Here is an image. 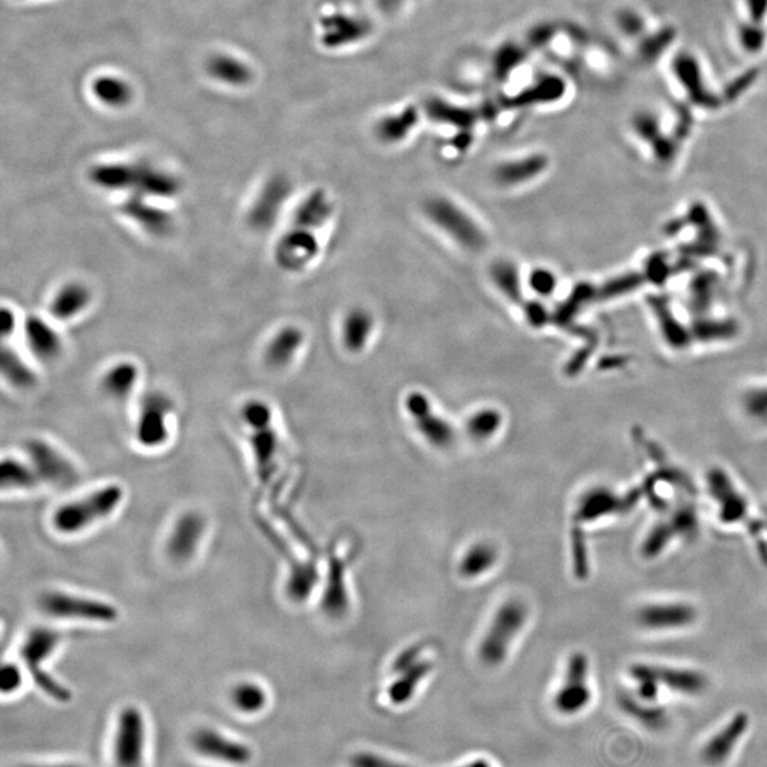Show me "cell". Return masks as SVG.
<instances>
[{
  "mask_svg": "<svg viewBox=\"0 0 767 767\" xmlns=\"http://www.w3.org/2000/svg\"><path fill=\"white\" fill-rule=\"evenodd\" d=\"M123 499L124 489L121 486H103L58 507L51 516V526L59 534L76 536L114 515Z\"/></svg>",
  "mask_w": 767,
  "mask_h": 767,
  "instance_id": "cell-1",
  "label": "cell"
},
{
  "mask_svg": "<svg viewBox=\"0 0 767 767\" xmlns=\"http://www.w3.org/2000/svg\"><path fill=\"white\" fill-rule=\"evenodd\" d=\"M148 747L150 727L147 715L138 705H124L115 715L111 729V764L113 767H145Z\"/></svg>",
  "mask_w": 767,
  "mask_h": 767,
  "instance_id": "cell-2",
  "label": "cell"
},
{
  "mask_svg": "<svg viewBox=\"0 0 767 767\" xmlns=\"http://www.w3.org/2000/svg\"><path fill=\"white\" fill-rule=\"evenodd\" d=\"M59 643L60 635L54 631L43 628L32 631L22 644L21 660L27 675L44 697L59 704H68L71 700V690L44 668L58 650Z\"/></svg>",
  "mask_w": 767,
  "mask_h": 767,
  "instance_id": "cell-3",
  "label": "cell"
},
{
  "mask_svg": "<svg viewBox=\"0 0 767 767\" xmlns=\"http://www.w3.org/2000/svg\"><path fill=\"white\" fill-rule=\"evenodd\" d=\"M188 744L199 759L216 766L248 767L255 759V751L248 742L209 725L195 727Z\"/></svg>",
  "mask_w": 767,
  "mask_h": 767,
  "instance_id": "cell-4",
  "label": "cell"
},
{
  "mask_svg": "<svg viewBox=\"0 0 767 767\" xmlns=\"http://www.w3.org/2000/svg\"><path fill=\"white\" fill-rule=\"evenodd\" d=\"M527 616L529 611L520 601H509L500 607L480 644L479 657L483 663L496 667L505 661L510 645L526 624Z\"/></svg>",
  "mask_w": 767,
  "mask_h": 767,
  "instance_id": "cell-5",
  "label": "cell"
},
{
  "mask_svg": "<svg viewBox=\"0 0 767 767\" xmlns=\"http://www.w3.org/2000/svg\"><path fill=\"white\" fill-rule=\"evenodd\" d=\"M41 608L46 616L58 620L86 621V623L111 624L118 618V611L107 601L66 593L50 591L41 598Z\"/></svg>",
  "mask_w": 767,
  "mask_h": 767,
  "instance_id": "cell-6",
  "label": "cell"
},
{
  "mask_svg": "<svg viewBox=\"0 0 767 767\" xmlns=\"http://www.w3.org/2000/svg\"><path fill=\"white\" fill-rule=\"evenodd\" d=\"M23 349L36 364H58L66 352L60 324L44 315H23L21 330Z\"/></svg>",
  "mask_w": 767,
  "mask_h": 767,
  "instance_id": "cell-7",
  "label": "cell"
},
{
  "mask_svg": "<svg viewBox=\"0 0 767 767\" xmlns=\"http://www.w3.org/2000/svg\"><path fill=\"white\" fill-rule=\"evenodd\" d=\"M424 209L426 216L458 245L470 251H479L485 246V233L479 224L452 201L446 198L429 199Z\"/></svg>",
  "mask_w": 767,
  "mask_h": 767,
  "instance_id": "cell-8",
  "label": "cell"
},
{
  "mask_svg": "<svg viewBox=\"0 0 767 767\" xmlns=\"http://www.w3.org/2000/svg\"><path fill=\"white\" fill-rule=\"evenodd\" d=\"M95 303V292L80 278H68L59 283L49 296L46 315L59 324H70L87 315Z\"/></svg>",
  "mask_w": 767,
  "mask_h": 767,
  "instance_id": "cell-9",
  "label": "cell"
},
{
  "mask_svg": "<svg viewBox=\"0 0 767 767\" xmlns=\"http://www.w3.org/2000/svg\"><path fill=\"white\" fill-rule=\"evenodd\" d=\"M172 406L168 397L161 392H151L140 406L135 419V439L144 448H160L169 439Z\"/></svg>",
  "mask_w": 767,
  "mask_h": 767,
  "instance_id": "cell-10",
  "label": "cell"
},
{
  "mask_svg": "<svg viewBox=\"0 0 767 767\" xmlns=\"http://www.w3.org/2000/svg\"><path fill=\"white\" fill-rule=\"evenodd\" d=\"M118 212L123 218L151 238H165L174 228V215L164 202L128 195L121 199Z\"/></svg>",
  "mask_w": 767,
  "mask_h": 767,
  "instance_id": "cell-11",
  "label": "cell"
},
{
  "mask_svg": "<svg viewBox=\"0 0 767 767\" xmlns=\"http://www.w3.org/2000/svg\"><path fill=\"white\" fill-rule=\"evenodd\" d=\"M320 253L315 231L292 226L276 241L273 260L285 272H302Z\"/></svg>",
  "mask_w": 767,
  "mask_h": 767,
  "instance_id": "cell-12",
  "label": "cell"
},
{
  "mask_svg": "<svg viewBox=\"0 0 767 767\" xmlns=\"http://www.w3.org/2000/svg\"><path fill=\"white\" fill-rule=\"evenodd\" d=\"M589 661L583 653H574L567 663L563 685L554 695L553 705L562 715H577L591 702V690L587 684Z\"/></svg>",
  "mask_w": 767,
  "mask_h": 767,
  "instance_id": "cell-13",
  "label": "cell"
},
{
  "mask_svg": "<svg viewBox=\"0 0 767 767\" xmlns=\"http://www.w3.org/2000/svg\"><path fill=\"white\" fill-rule=\"evenodd\" d=\"M290 182L285 178L273 177L260 187L249 206L246 219L253 231L265 232L272 228L288 202Z\"/></svg>",
  "mask_w": 767,
  "mask_h": 767,
  "instance_id": "cell-14",
  "label": "cell"
},
{
  "mask_svg": "<svg viewBox=\"0 0 767 767\" xmlns=\"http://www.w3.org/2000/svg\"><path fill=\"white\" fill-rule=\"evenodd\" d=\"M26 452L39 479L56 486L71 485L78 479V472L73 463L51 443H44L41 439H32L31 443H27Z\"/></svg>",
  "mask_w": 767,
  "mask_h": 767,
  "instance_id": "cell-15",
  "label": "cell"
},
{
  "mask_svg": "<svg viewBox=\"0 0 767 767\" xmlns=\"http://www.w3.org/2000/svg\"><path fill=\"white\" fill-rule=\"evenodd\" d=\"M406 411L413 416L416 429L431 445L445 449L452 445L455 433L451 424L443 416L436 415L428 398L421 392H413L406 397Z\"/></svg>",
  "mask_w": 767,
  "mask_h": 767,
  "instance_id": "cell-16",
  "label": "cell"
},
{
  "mask_svg": "<svg viewBox=\"0 0 767 767\" xmlns=\"http://www.w3.org/2000/svg\"><path fill=\"white\" fill-rule=\"evenodd\" d=\"M631 675L635 680H653L680 695H699L707 689L705 675L692 670L657 667V665H634Z\"/></svg>",
  "mask_w": 767,
  "mask_h": 767,
  "instance_id": "cell-17",
  "label": "cell"
},
{
  "mask_svg": "<svg viewBox=\"0 0 767 767\" xmlns=\"http://www.w3.org/2000/svg\"><path fill=\"white\" fill-rule=\"evenodd\" d=\"M751 717L746 712L735 715L720 731L708 739L707 744L700 749V761L707 766L719 767L729 761L737 744H741L744 735L749 731Z\"/></svg>",
  "mask_w": 767,
  "mask_h": 767,
  "instance_id": "cell-18",
  "label": "cell"
},
{
  "mask_svg": "<svg viewBox=\"0 0 767 767\" xmlns=\"http://www.w3.org/2000/svg\"><path fill=\"white\" fill-rule=\"evenodd\" d=\"M305 344V333L296 325L286 324L269 337L261 350V360L273 371L292 366Z\"/></svg>",
  "mask_w": 767,
  "mask_h": 767,
  "instance_id": "cell-19",
  "label": "cell"
},
{
  "mask_svg": "<svg viewBox=\"0 0 767 767\" xmlns=\"http://www.w3.org/2000/svg\"><path fill=\"white\" fill-rule=\"evenodd\" d=\"M416 651L402 653L394 663V672L399 673L396 682L389 687L388 697L392 704L404 705L414 697L419 682L431 672V663L415 662Z\"/></svg>",
  "mask_w": 767,
  "mask_h": 767,
  "instance_id": "cell-20",
  "label": "cell"
},
{
  "mask_svg": "<svg viewBox=\"0 0 767 767\" xmlns=\"http://www.w3.org/2000/svg\"><path fill=\"white\" fill-rule=\"evenodd\" d=\"M142 379V369L132 360H117L103 371L100 388L108 398L125 401L137 391Z\"/></svg>",
  "mask_w": 767,
  "mask_h": 767,
  "instance_id": "cell-21",
  "label": "cell"
},
{
  "mask_svg": "<svg viewBox=\"0 0 767 767\" xmlns=\"http://www.w3.org/2000/svg\"><path fill=\"white\" fill-rule=\"evenodd\" d=\"M205 523L199 515H185L175 523L168 539V554L177 562H187L198 550L204 537Z\"/></svg>",
  "mask_w": 767,
  "mask_h": 767,
  "instance_id": "cell-22",
  "label": "cell"
},
{
  "mask_svg": "<svg viewBox=\"0 0 767 767\" xmlns=\"http://www.w3.org/2000/svg\"><path fill=\"white\" fill-rule=\"evenodd\" d=\"M36 367V362L26 354V352H19L9 342H4L0 372L12 388L19 389V391L33 389L39 381Z\"/></svg>",
  "mask_w": 767,
  "mask_h": 767,
  "instance_id": "cell-23",
  "label": "cell"
},
{
  "mask_svg": "<svg viewBox=\"0 0 767 767\" xmlns=\"http://www.w3.org/2000/svg\"><path fill=\"white\" fill-rule=\"evenodd\" d=\"M697 616L694 608L687 604H653L644 607L638 614L641 625L648 630H673L692 623Z\"/></svg>",
  "mask_w": 767,
  "mask_h": 767,
  "instance_id": "cell-24",
  "label": "cell"
},
{
  "mask_svg": "<svg viewBox=\"0 0 767 767\" xmlns=\"http://www.w3.org/2000/svg\"><path fill=\"white\" fill-rule=\"evenodd\" d=\"M673 70L695 105L705 108H717L719 105V98L705 87L699 66L690 54H678L673 60Z\"/></svg>",
  "mask_w": 767,
  "mask_h": 767,
  "instance_id": "cell-25",
  "label": "cell"
},
{
  "mask_svg": "<svg viewBox=\"0 0 767 767\" xmlns=\"http://www.w3.org/2000/svg\"><path fill=\"white\" fill-rule=\"evenodd\" d=\"M228 699L232 709L245 717H256L263 714L270 702L268 689L253 680L236 682L229 690Z\"/></svg>",
  "mask_w": 767,
  "mask_h": 767,
  "instance_id": "cell-26",
  "label": "cell"
},
{
  "mask_svg": "<svg viewBox=\"0 0 767 767\" xmlns=\"http://www.w3.org/2000/svg\"><path fill=\"white\" fill-rule=\"evenodd\" d=\"M332 214L333 204L329 194L323 189H315L296 206L290 224L315 232L330 221Z\"/></svg>",
  "mask_w": 767,
  "mask_h": 767,
  "instance_id": "cell-27",
  "label": "cell"
},
{
  "mask_svg": "<svg viewBox=\"0 0 767 767\" xmlns=\"http://www.w3.org/2000/svg\"><path fill=\"white\" fill-rule=\"evenodd\" d=\"M248 429L251 433L249 443H251L259 479L268 480L269 475L272 473V468L275 466L276 453H278V431H276L273 423Z\"/></svg>",
  "mask_w": 767,
  "mask_h": 767,
  "instance_id": "cell-28",
  "label": "cell"
},
{
  "mask_svg": "<svg viewBox=\"0 0 767 767\" xmlns=\"http://www.w3.org/2000/svg\"><path fill=\"white\" fill-rule=\"evenodd\" d=\"M616 702L624 714L637 720L638 724L643 725L648 731H662L668 725L667 710L640 699L637 695H633L631 692H620V695L616 697Z\"/></svg>",
  "mask_w": 767,
  "mask_h": 767,
  "instance_id": "cell-29",
  "label": "cell"
},
{
  "mask_svg": "<svg viewBox=\"0 0 767 767\" xmlns=\"http://www.w3.org/2000/svg\"><path fill=\"white\" fill-rule=\"evenodd\" d=\"M710 492L714 493L715 499L720 502V516L725 522H736L741 520L746 513V503L744 498L735 490L726 476L720 472L710 475Z\"/></svg>",
  "mask_w": 767,
  "mask_h": 767,
  "instance_id": "cell-30",
  "label": "cell"
},
{
  "mask_svg": "<svg viewBox=\"0 0 767 767\" xmlns=\"http://www.w3.org/2000/svg\"><path fill=\"white\" fill-rule=\"evenodd\" d=\"M211 78L232 87H242L251 83V70L243 61L228 54H215L206 63Z\"/></svg>",
  "mask_w": 767,
  "mask_h": 767,
  "instance_id": "cell-31",
  "label": "cell"
},
{
  "mask_svg": "<svg viewBox=\"0 0 767 767\" xmlns=\"http://www.w3.org/2000/svg\"><path fill=\"white\" fill-rule=\"evenodd\" d=\"M372 317L366 310L355 308L345 315L342 325V340L345 349L352 352H361L372 333Z\"/></svg>",
  "mask_w": 767,
  "mask_h": 767,
  "instance_id": "cell-32",
  "label": "cell"
},
{
  "mask_svg": "<svg viewBox=\"0 0 767 767\" xmlns=\"http://www.w3.org/2000/svg\"><path fill=\"white\" fill-rule=\"evenodd\" d=\"M546 168V160L542 157L525 158L522 161L509 162L498 168L495 179L502 187H519L539 177Z\"/></svg>",
  "mask_w": 767,
  "mask_h": 767,
  "instance_id": "cell-33",
  "label": "cell"
},
{
  "mask_svg": "<svg viewBox=\"0 0 767 767\" xmlns=\"http://www.w3.org/2000/svg\"><path fill=\"white\" fill-rule=\"evenodd\" d=\"M620 499L607 489H594L587 492L581 498L577 507V522H590V520L600 519L608 516L618 507Z\"/></svg>",
  "mask_w": 767,
  "mask_h": 767,
  "instance_id": "cell-34",
  "label": "cell"
},
{
  "mask_svg": "<svg viewBox=\"0 0 767 767\" xmlns=\"http://www.w3.org/2000/svg\"><path fill=\"white\" fill-rule=\"evenodd\" d=\"M91 88L101 105L111 108L125 107L132 97L130 84L114 76H101L96 78Z\"/></svg>",
  "mask_w": 767,
  "mask_h": 767,
  "instance_id": "cell-35",
  "label": "cell"
},
{
  "mask_svg": "<svg viewBox=\"0 0 767 767\" xmlns=\"http://www.w3.org/2000/svg\"><path fill=\"white\" fill-rule=\"evenodd\" d=\"M0 478L4 490L33 489L41 480L31 462H22L16 458H5Z\"/></svg>",
  "mask_w": 767,
  "mask_h": 767,
  "instance_id": "cell-36",
  "label": "cell"
},
{
  "mask_svg": "<svg viewBox=\"0 0 767 767\" xmlns=\"http://www.w3.org/2000/svg\"><path fill=\"white\" fill-rule=\"evenodd\" d=\"M490 278L505 297L509 298L510 302L523 305L522 288H520L516 266L507 260H498L490 268Z\"/></svg>",
  "mask_w": 767,
  "mask_h": 767,
  "instance_id": "cell-37",
  "label": "cell"
},
{
  "mask_svg": "<svg viewBox=\"0 0 767 767\" xmlns=\"http://www.w3.org/2000/svg\"><path fill=\"white\" fill-rule=\"evenodd\" d=\"M496 560H498V553L495 547L488 543L475 544L472 549L468 550V553L461 562V574L468 579L482 576L496 563Z\"/></svg>",
  "mask_w": 767,
  "mask_h": 767,
  "instance_id": "cell-38",
  "label": "cell"
},
{
  "mask_svg": "<svg viewBox=\"0 0 767 767\" xmlns=\"http://www.w3.org/2000/svg\"><path fill=\"white\" fill-rule=\"evenodd\" d=\"M500 425H502V415L499 411L485 408L470 416L466 429L475 441H485V439L492 438L499 431Z\"/></svg>",
  "mask_w": 767,
  "mask_h": 767,
  "instance_id": "cell-39",
  "label": "cell"
},
{
  "mask_svg": "<svg viewBox=\"0 0 767 767\" xmlns=\"http://www.w3.org/2000/svg\"><path fill=\"white\" fill-rule=\"evenodd\" d=\"M23 665L17 662H5L0 672V692L4 697H14L24 685Z\"/></svg>",
  "mask_w": 767,
  "mask_h": 767,
  "instance_id": "cell-40",
  "label": "cell"
},
{
  "mask_svg": "<svg viewBox=\"0 0 767 767\" xmlns=\"http://www.w3.org/2000/svg\"><path fill=\"white\" fill-rule=\"evenodd\" d=\"M673 37H675V31L671 29V27L662 29V31L658 32V33L653 34L651 37H647V39L643 41V44H641V56H643L645 60H653V59H657L658 56H660V54L668 48V44L672 43Z\"/></svg>",
  "mask_w": 767,
  "mask_h": 767,
  "instance_id": "cell-41",
  "label": "cell"
},
{
  "mask_svg": "<svg viewBox=\"0 0 767 767\" xmlns=\"http://www.w3.org/2000/svg\"><path fill=\"white\" fill-rule=\"evenodd\" d=\"M739 39H741L744 50L756 53L763 48L764 31L761 24L749 22V23L742 24L741 29H739Z\"/></svg>",
  "mask_w": 767,
  "mask_h": 767,
  "instance_id": "cell-42",
  "label": "cell"
},
{
  "mask_svg": "<svg viewBox=\"0 0 767 767\" xmlns=\"http://www.w3.org/2000/svg\"><path fill=\"white\" fill-rule=\"evenodd\" d=\"M23 317L16 312L14 306H2V339L4 342H11V339L21 334Z\"/></svg>",
  "mask_w": 767,
  "mask_h": 767,
  "instance_id": "cell-43",
  "label": "cell"
},
{
  "mask_svg": "<svg viewBox=\"0 0 767 767\" xmlns=\"http://www.w3.org/2000/svg\"><path fill=\"white\" fill-rule=\"evenodd\" d=\"M529 286L537 295L547 296L556 288V278L546 269H536L530 273Z\"/></svg>",
  "mask_w": 767,
  "mask_h": 767,
  "instance_id": "cell-44",
  "label": "cell"
},
{
  "mask_svg": "<svg viewBox=\"0 0 767 767\" xmlns=\"http://www.w3.org/2000/svg\"><path fill=\"white\" fill-rule=\"evenodd\" d=\"M352 767H408L398 762L389 761L379 754L362 752L352 757Z\"/></svg>",
  "mask_w": 767,
  "mask_h": 767,
  "instance_id": "cell-45",
  "label": "cell"
},
{
  "mask_svg": "<svg viewBox=\"0 0 767 767\" xmlns=\"http://www.w3.org/2000/svg\"><path fill=\"white\" fill-rule=\"evenodd\" d=\"M756 68H751V70L742 74L741 78H737L736 80L732 81V83L727 86L726 90H725V98H726V100H735V98L739 97V96H741L746 88L751 87L752 84H753L754 80H756Z\"/></svg>",
  "mask_w": 767,
  "mask_h": 767,
  "instance_id": "cell-46",
  "label": "cell"
},
{
  "mask_svg": "<svg viewBox=\"0 0 767 767\" xmlns=\"http://www.w3.org/2000/svg\"><path fill=\"white\" fill-rule=\"evenodd\" d=\"M522 308L523 312H525V317H526L527 322H529V324L532 325V327H542V325L546 324V308L540 305L539 302H534V300L523 302Z\"/></svg>",
  "mask_w": 767,
  "mask_h": 767,
  "instance_id": "cell-47",
  "label": "cell"
},
{
  "mask_svg": "<svg viewBox=\"0 0 767 767\" xmlns=\"http://www.w3.org/2000/svg\"><path fill=\"white\" fill-rule=\"evenodd\" d=\"M618 22H620L621 29H623L628 36H638V34L643 33L644 22L643 19H641L640 14H635V12H623V14H620Z\"/></svg>",
  "mask_w": 767,
  "mask_h": 767,
  "instance_id": "cell-48",
  "label": "cell"
},
{
  "mask_svg": "<svg viewBox=\"0 0 767 767\" xmlns=\"http://www.w3.org/2000/svg\"><path fill=\"white\" fill-rule=\"evenodd\" d=\"M747 7H749V14H751V22L756 24H762L764 17L767 14V0H746Z\"/></svg>",
  "mask_w": 767,
  "mask_h": 767,
  "instance_id": "cell-49",
  "label": "cell"
},
{
  "mask_svg": "<svg viewBox=\"0 0 767 767\" xmlns=\"http://www.w3.org/2000/svg\"><path fill=\"white\" fill-rule=\"evenodd\" d=\"M17 767H86L80 762L76 761H34L26 762Z\"/></svg>",
  "mask_w": 767,
  "mask_h": 767,
  "instance_id": "cell-50",
  "label": "cell"
},
{
  "mask_svg": "<svg viewBox=\"0 0 767 767\" xmlns=\"http://www.w3.org/2000/svg\"><path fill=\"white\" fill-rule=\"evenodd\" d=\"M462 767H493L489 762L485 761V759H479V761H473L470 763L465 764Z\"/></svg>",
  "mask_w": 767,
  "mask_h": 767,
  "instance_id": "cell-51",
  "label": "cell"
}]
</instances>
